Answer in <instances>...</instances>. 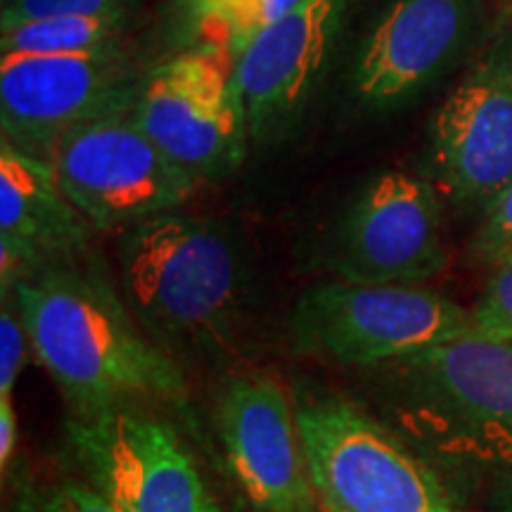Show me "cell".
<instances>
[{
	"label": "cell",
	"mask_w": 512,
	"mask_h": 512,
	"mask_svg": "<svg viewBox=\"0 0 512 512\" xmlns=\"http://www.w3.org/2000/svg\"><path fill=\"white\" fill-rule=\"evenodd\" d=\"M29 344L57 384L74 418H91L133 399L181 401V370L143 337L124 306L74 264L50 266L15 280L8 290Z\"/></svg>",
	"instance_id": "1"
},
{
	"label": "cell",
	"mask_w": 512,
	"mask_h": 512,
	"mask_svg": "<svg viewBox=\"0 0 512 512\" xmlns=\"http://www.w3.org/2000/svg\"><path fill=\"white\" fill-rule=\"evenodd\" d=\"M119 271L133 313L159 344L216 342L242 304L245 271L219 223L164 214L124 228Z\"/></svg>",
	"instance_id": "2"
},
{
	"label": "cell",
	"mask_w": 512,
	"mask_h": 512,
	"mask_svg": "<svg viewBox=\"0 0 512 512\" xmlns=\"http://www.w3.org/2000/svg\"><path fill=\"white\" fill-rule=\"evenodd\" d=\"M297 427L318 512H460L437 470L349 401H304Z\"/></svg>",
	"instance_id": "3"
},
{
	"label": "cell",
	"mask_w": 512,
	"mask_h": 512,
	"mask_svg": "<svg viewBox=\"0 0 512 512\" xmlns=\"http://www.w3.org/2000/svg\"><path fill=\"white\" fill-rule=\"evenodd\" d=\"M387 366L444 451L512 470V342L467 330Z\"/></svg>",
	"instance_id": "4"
},
{
	"label": "cell",
	"mask_w": 512,
	"mask_h": 512,
	"mask_svg": "<svg viewBox=\"0 0 512 512\" xmlns=\"http://www.w3.org/2000/svg\"><path fill=\"white\" fill-rule=\"evenodd\" d=\"M470 330V311L420 285H313L292 316L294 347L344 366H387Z\"/></svg>",
	"instance_id": "5"
},
{
	"label": "cell",
	"mask_w": 512,
	"mask_h": 512,
	"mask_svg": "<svg viewBox=\"0 0 512 512\" xmlns=\"http://www.w3.org/2000/svg\"><path fill=\"white\" fill-rule=\"evenodd\" d=\"M124 46L86 53H3L0 124L3 140L50 164L67 133L93 121L133 112L140 83Z\"/></svg>",
	"instance_id": "6"
},
{
	"label": "cell",
	"mask_w": 512,
	"mask_h": 512,
	"mask_svg": "<svg viewBox=\"0 0 512 512\" xmlns=\"http://www.w3.org/2000/svg\"><path fill=\"white\" fill-rule=\"evenodd\" d=\"M50 166L95 230L128 228L174 211L200 183L147 136L131 112L67 133Z\"/></svg>",
	"instance_id": "7"
},
{
	"label": "cell",
	"mask_w": 512,
	"mask_h": 512,
	"mask_svg": "<svg viewBox=\"0 0 512 512\" xmlns=\"http://www.w3.org/2000/svg\"><path fill=\"white\" fill-rule=\"evenodd\" d=\"M131 114L197 181L226 176L245 157L249 128L228 50L188 48L157 64Z\"/></svg>",
	"instance_id": "8"
},
{
	"label": "cell",
	"mask_w": 512,
	"mask_h": 512,
	"mask_svg": "<svg viewBox=\"0 0 512 512\" xmlns=\"http://www.w3.org/2000/svg\"><path fill=\"white\" fill-rule=\"evenodd\" d=\"M69 437L119 512H221L176 434L150 415L119 406L74 418Z\"/></svg>",
	"instance_id": "9"
},
{
	"label": "cell",
	"mask_w": 512,
	"mask_h": 512,
	"mask_svg": "<svg viewBox=\"0 0 512 512\" xmlns=\"http://www.w3.org/2000/svg\"><path fill=\"white\" fill-rule=\"evenodd\" d=\"M332 271L361 285H422L446 268L437 190L425 178H373L339 226Z\"/></svg>",
	"instance_id": "10"
},
{
	"label": "cell",
	"mask_w": 512,
	"mask_h": 512,
	"mask_svg": "<svg viewBox=\"0 0 512 512\" xmlns=\"http://www.w3.org/2000/svg\"><path fill=\"white\" fill-rule=\"evenodd\" d=\"M441 192L486 207L512 181V50L498 48L448 93L432 124Z\"/></svg>",
	"instance_id": "11"
},
{
	"label": "cell",
	"mask_w": 512,
	"mask_h": 512,
	"mask_svg": "<svg viewBox=\"0 0 512 512\" xmlns=\"http://www.w3.org/2000/svg\"><path fill=\"white\" fill-rule=\"evenodd\" d=\"M226 463L261 512H302L311 501L297 411L268 375L230 377L219 401Z\"/></svg>",
	"instance_id": "12"
},
{
	"label": "cell",
	"mask_w": 512,
	"mask_h": 512,
	"mask_svg": "<svg viewBox=\"0 0 512 512\" xmlns=\"http://www.w3.org/2000/svg\"><path fill=\"white\" fill-rule=\"evenodd\" d=\"M349 0H304L273 19L235 57L249 138L283 131L313 93Z\"/></svg>",
	"instance_id": "13"
},
{
	"label": "cell",
	"mask_w": 512,
	"mask_h": 512,
	"mask_svg": "<svg viewBox=\"0 0 512 512\" xmlns=\"http://www.w3.org/2000/svg\"><path fill=\"white\" fill-rule=\"evenodd\" d=\"M472 17L475 0H394L356 53V98L368 110L411 100L453 60Z\"/></svg>",
	"instance_id": "14"
},
{
	"label": "cell",
	"mask_w": 512,
	"mask_h": 512,
	"mask_svg": "<svg viewBox=\"0 0 512 512\" xmlns=\"http://www.w3.org/2000/svg\"><path fill=\"white\" fill-rule=\"evenodd\" d=\"M91 230L69 202L43 159L0 143V278L3 292L15 280L50 266L74 264L86 252Z\"/></svg>",
	"instance_id": "15"
},
{
	"label": "cell",
	"mask_w": 512,
	"mask_h": 512,
	"mask_svg": "<svg viewBox=\"0 0 512 512\" xmlns=\"http://www.w3.org/2000/svg\"><path fill=\"white\" fill-rule=\"evenodd\" d=\"M128 15L31 19L0 31V53H86L121 43Z\"/></svg>",
	"instance_id": "16"
},
{
	"label": "cell",
	"mask_w": 512,
	"mask_h": 512,
	"mask_svg": "<svg viewBox=\"0 0 512 512\" xmlns=\"http://www.w3.org/2000/svg\"><path fill=\"white\" fill-rule=\"evenodd\" d=\"M470 330L498 342H512V261L498 264L484 285L470 309Z\"/></svg>",
	"instance_id": "17"
},
{
	"label": "cell",
	"mask_w": 512,
	"mask_h": 512,
	"mask_svg": "<svg viewBox=\"0 0 512 512\" xmlns=\"http://www.w3.org/2000/svg\"><path fill=\"white\" fill-rule=\"evenodd\" d=\"M136 3L138 0H8L0 17V29L46 17L131 15Z\"/></svg>",
	"instance_id": "18"
},
{
	"label": "cell",
	"mask_w": 512,
	"mask_h": 512,
	"mask_svg": "<svg viewBox=\"0 0 512 512\" xmlns=\"http://www.w3.org/2000/svg\"><path fill=\"white\" fill-rule=\"evenodd\" d=\"M472 252L482 264L498 266L512 256V181L486 204Z\"/></svg>",
	"instance_id": "19"
},
{
	"label": "cell",
	"mask_w": 512,
	"mask_h": 512,
	"mask_svg": "<svg viewBox=\"0 0 512 512\" xmlns=\"http://www.w3.org/2000/svg\"><path fill=\"white\" fill-rule=\"evenodd\" d=\"M29 335L24 320L10 294H3V311H0V396H12L17 377L27 361Z\"/></svg>",
	"instance_id": "20"
},
{
	"label": "cell",
	"mask_w": 512,
	"mask_h": 512,
	"mask_svg": "<svg viewBox=\"0 0 512 512\" xmlns=\"http://www.w3.org/2000/svg\"><path fill=\"white\" fill-rule=\"evenodd\" d=\"M19 441V427H17V413L12 406V396H0V465L3 472L8 470L17 451Z\"/></svg>",
	"instance_id": "21"
},
{
	"label": "cell",
	"mask_w": 512,
	"mask_h": 512,
	"mask_svg": "<svg viewBox=\"0 0 512 512\" xmlns=\"http://www.w3.org/2000/svg\"><path fill=\"white\" fill-rule=\"evenodd\" d=\"M489 512H512V470L505 472L491 494Z\"/></svg>",
	"instance_id": "22"
},
{
	"label": "cell",
	"mask_w": 512,
	"mask_h": 512,
	"mask_svg": "<svg viewBox=\"0 0 512 512\" xmlns=\"http://www.w3.org/2000/svg\"><path fill=\"white\" fill-rule=\"evenodd\" d=\"M299 3H304V0H264V3H261V24L266 27L273 19H278L280 15H285V12L297 8Z\"/></svg>",
	"instance_id": "23"
},
{
	"label": "cell",
	"mask_w": 512,
	"mask_h": 512,
	"mask_svg": "<svg viewBox=\"0 0 512 512\" xmlns=\"http://www.w3.org/2000/svg\"><path fill=\"white\" fill-rule=\"evenodd\" d=\"M505 261H512V256H510V259H505Z\"/></svg>",
	"instance_id": "24"
}]
</instances>
